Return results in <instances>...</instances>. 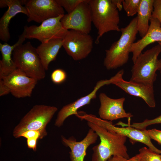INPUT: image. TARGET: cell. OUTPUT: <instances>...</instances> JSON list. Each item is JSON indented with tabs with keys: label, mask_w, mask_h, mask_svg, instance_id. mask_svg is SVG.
<instances>
[{
	"label": "cell",
	"mask_w": 161,
	"mask_h": 161,
	"mask_svg": "<svg viewBox=\"0 0 161 161\" xmlns=\"http://www.w3.org/2000/svg\"><path fill=\"white\" fill-rule=\"evenodd\" d=\"M87 125L99 137V144L92 148V161H107L113 156L130 158L125 145L127 137L109 131L97 124L87 121Z\"/></svg>",
	"instance_id": "1"
},
{
	"label": "cell",
	"mask_w": 161,
	"mask_h": 161,
	"mask_svg": "<svg viewBox=\"0 0 161 161\" xmlns=\"http://www.w3.org/2000/svg\"><path fill=\"white\" fill-rule=\"evenodd\" d=\"M137 21L136 16L126 26L120 28L121 35L119 39L106 50L103 65L107 69H117L127 63L131 47L138 32Z\"/></svg>",
	"instance_id": "2"
},
{
	"label": "cell",
	"mask_w": 161,
	"mask_h": 161,
	"mask_svg": "<svg viewBox=\"0 0 161 161\" xmlns=\"http://www.w3.org/2000/svg\"><path fill=\"white\" fill-rule=\"evenodd\" d=\"M92 23L97 30L95 42L105 33L111 31H120L119 24V10L111 0H89Z\"/></svg>",
	"instance_id": "3"
},
{
	"label": "cell",
	"mask_w": 161,
	"mask_h": 161,
	"mask_svg": "<svg viewBox=\"0 0 161 161\" xmlns=\"http://www.w3.org/2000/svg\"><path fill=\"white\" fill-rule=\"evenodd\" d=\"M58 110L55 106L44 105L34 106L21 119L14 129L13 134L16 138L28 130L39 131L41 139L47 135L46 127Z\"/></svg>",
	"instance_id": "4"
},
{
	"label": "cell",
	"mask_w": 161,
	"mask_h": 161,
	"mask_svg": "<svg viewBox=\"0 0 161 161\" xmlns=\"http://www.w3.org/2000/svg\"><path fill=\"white\" fill-rule=\"evenodd\" d=\"M161 46L158 44L142 53L137 58L131 69L130 80L153 85L157 75L161 69Z\"/></svg>",
	"instance_id": "5"
},
{
	"label": "cell",
	"mask_w": 161,
	"mask_h": 161,
	"mask_svg": "<svg viewBox=\"0 0 161 161\" xmlns=\"http://www.w3.org/2000/svg\"><path fill=\"white\" fill-rule=\"evenodd\" d=\"M12 55L13 60L17 69L37 81L45 78L46 70L36 48L30 42L16 47Z\"/></svg>",
	"instance_id": "6"
},
{
	"label": "cell",
	"mask_w": 161,
	"mask_h": 161,
	"mask_svg": "<svg viewBox=\"0 0 161 161\" xmlns=\"http://www.w3.org/2000/svg\"><path fill=\"white\" fill-rule=\"evenodd\" d=\"M79 118L100 125L111 131L118 133L128 137L133 142H139L147 145L153 151L161 154V150L157 148L152 143L151 139L145 130H140L130 126L119 127L114 125L112 121L103 120L92 114L83 113Z\"/></svg>",
	"instance_id": "7"
},
{
	"label": "cell",
	"mask_w": 161,
	"mask_h": 161,
	"mask_svg": "<svg viewBox=\"0 0 161 161\" xmlns=\"http://www.w3.org/2000/svg\"><path fill=\"white\" fill-rule=\"evenodd\" d=\"M93 40L89 34L70 30L62 39V46L67 53L75 61L86 58L91 52Z\"/></svg>",
	"instance_id": "8"
},
{
	"label": "cell",
	"mask_w": 161,
	"mask_h": 161,
	"mask_svg": "<svg viewBox=\"0 0 161 161\" xmlns=\"http://www.w3.org/2000/svg\"><path fill=\"white\" fill-rule=\"evenodd\" d=\"M63 16L47 19L39 26H25L24 31L26 38L35 39L41 43L54 39H63L67 30L63 27L61 22Z\"/></svg>",
	"instance_id": "9"
},
{
	"label": "cell",
	"mask_w": 161,
	"mask_h": 161,
	"mask_svg": "<svg viewBox=\"0 0 161 161\" xmlns=\"http://www.w3.org/2000/svg\"><path fill=\"white\" fill-rule=\"evenodd\" d=\"M28 13L27 21L38 23L64 15L63 8L56 0H27L25 4Z\"/></svg>",
	"instance_id": "10"
},
{
	"label": "cell",
	"mask_w": 161,
	"mask_h": 161,
	"mask_svg": "<svg viewBox=\"0 0 161 161\" xmlns=\"http://www.w3.org/2000/svg\"><path fill=\"white\" fill-rule=\"evenodd\" d=\"M89 1L84 0L71 13L63 16L61 22L65 29L89 34L92 30V21Z\"/></svg>",
	"instance_id": "11"
},
{
	"label": "cell",
	"mask_w": 161,
	"mask_h": 161,
	"mask_svg": "<svg viewBox=\"0 0 161 161\" xmlns=\"http://www.w3.org/2000/svg\"><path fill=\"white\" fill-rule=\"evenodd\" d=\"M120 75L117 73L108 80L98 81L94 87L93 91L87 95L78 99L74 102L64 106L58 112L55 123V125L58 127L61 126L66 119L69 116L78 114V110L81 107L89 104L91 100L96 97V93L98 90L103 86L112 84L118 80Z\"/></svg>",
	"instance_id": "12"
},
{
	"label": "cell",
	"mask_w": 161,
	"mask_h": 161,
	"mask_svg": "<svg viewBox=\"0 0 161 161\" xmlns=\"http://www.w3.org/2000/svg\"><path fill=\"white\" fill-rule=\"evenodd\" d=\"M0 79L8 87L12 95L17 98L30 97L38 81L18 69Z\"/></svg>",
	"instance_id": "13"
},
{
	"label": "cell",
	"mask_w": 161,
	"mask_h": 161,
	"mask_svg": "<svg viewBox=\"0 0 161 161\" xmlns=\"http://www.w3.org/2000/svg\"><path fill=\"white\" fill-rule=\"evenodd\" d=\"M100 105L98 111L100 118L112 121L121 118L130 119L133 115L130 113L126 112L123 108L125 100L124 97L118 99L110 98L104 93L99 95Z\"/></svg>",
	"instance_id": "14"
},
{
	"label": "cell",
	"mask_w": 161,
	"mask_h": 161,
	"mask_svg": "<svg viewBox=\"0 0 161 161\" xmlns=\"http://www.w3.org/2000/svg\"><path fill=\"white\" fill-rule=\"evenodd\" d=\"M112 84L130 95L141 98L150 107L156 106L153 85L131 80L127 81L123 78L113 82Z\"/></svg>",
	"instance_id": "15"
},
{
	"label": "cell",
	"mask_w": 161,
	"mask_h": 161,
	"mask_svg": "<svg viewBox=\"0 0 161 161\" xmlns=\"http://www.w3.org/2000/svg\"><path fill=\"white\" fill-rule=\"evenodd\" d=\"M27 0H1L0 8L8 7L7 10L0 19V39L5 42L10 39V36L9 25L11 19L19 13L28 15L27 10L23 5Z\"/></svg>",
	"instance_id": "16"
},
{
	"label": "cell",
	"mask_w": 161,
	"mask_h": 161,
	"mask_svg": "<svg viewBox=\"0 0 161 161\" xmlns=\"http://www.w3.org/2000/svg\"><path fill=\"white\" fill-rule=\"evenodd\" d=\"M98 137L97 134L90 128L86 137L80 141H77L73 137L67 139L63 136H61V140L64 144L70 149L71 161H84L87 149L96 143Z\"/></svg>",
	"instance_id": "17"
},
{
	"label": "cell",
	"mask_w": 161,
	"mask_h": 161,
	"mask_svg": "<svg viewBox=\"0 0 161 161\" xmlns=\"http://www.w3.org/2000/svg\"><path fill=\"white\" fill-rule=\"evenodd\" d=\"M148 30L145 35L134 42L130 52L132 54V61L134 63L142 51L147 46L154 42H161V27L159 21L152 17Z\"/></svg>",
	"instance_id": "18"
},
{
	"label": "cell",
	"mask_w": 161,
	"mask_h": 161,
	"mask_svg": "<svg viewBox=\"0 0 161 161\" xmlns=\"http://www.w3.org/2000/svg\"><path fill=\"white\" fill-rule=\"evenodd\" d=\"M25 39L24 31L19 36L17 41L13 45H10L6 42L3 44L0 43V50L2 57L0 61V79L17 69L13 60L12 55L15 48L23 44Z\"/></svg>",
	"instance_id": "19"
},
{
	"label": "cell",
	"mask_w": 161,
	"mask_h": 161,
	"mask_svg": "<svg viewBox=\"0 0 161 161\" xmlns=\"http://www.w3.org/2000/svg\"><path fill=\"white\" fill-rule=\"evenodd\" d=\"M62 46V39H54L41 43L36 48L43 67L48 69L50 63L55 61L59 50Z\"/></svg>",
	"instance_id": "20"
},
{
	"label": "cell",
	"mask_w": 161,
	"mask_h": 161,
	"mask_svg": "<svg viewBox=\"0 0 161 161\" xmlns=\"http://www.w3.org/2000/svg\"><path fill=\"white\" fill-rule=\"evenodd\" d=\"M154 0H140L137 12V30L141 38L149 29V21L152 17Z\"/></svg>",
	"instance_id": "21"
},
{
	"label": "cell",
	"mask_w": 161,
	"mask_h": 161,
	"mask_svg": "<svg viewBox=\"0 0 161 161\" xmlns=\"http://www.w3.org/2000/svg\"><path fill=\"white\" fill-rule=\"evenodd\" d=\"M140 161H161V154L156 153L146 147L139 150L137 154Z\"/></svg>",
	"instance_id": "22"
},
{
	"label": "cell",
	"mask_w": 161,
	"mask_h": 161,
	"mask_svg": "<svg viewBox=\"0 0 161 161\" xmlns=\"http://www.w3.org/2000/svg\"><path fill=\"white\" fill-rule=\"evenodd\" d=\"M140 0H123V7L128 17L133 16L137 14Z\"/></svg>",
	"instance_id": "23"
},
{
	"label": "cell",
	"mask_w": 161,
	"mask_h": 161,
	"mask_svg": "<svg viewBox=\"0 0 161 161\" xmlns=\"http://www.w3.org/2000/svg\"><path fill=\"white\" fill-rule=\"evenodd\" d=\"M84 0H56L58 3L69 14Z\"/></svg>",
	"instance_id": "24"
},
{
	"label": "cell",
	"mask_w": 161,
	"mask_h": 161,
	"mask_svg": "<svg viewBox=\"0 0 161 161\" xmlns=\"http://www.w3.org/2000/svg\"><path fill=\"white\" fill-rule=\"evenodd\" d=\"M161 124V115L152 119H146L140 123H133L129 125L131 126L140 130L146 129L147 127L152 125Z\"/></svg>",
	"instance_id": "25"
},
{
	"label": "cell",
	"mask_w": 161,
	"mask_h": 161,
	"mask_svg": "<svg viewBox=\"0 0 161 161\" xmlns=\"http://www.w3.org/2000/svg\"><path fill=\"white\" fill-rule=\"evenodd\" d=\"M67 74L64 70L58 69L54 70L52 72L51 78L52 82L55 84H60L66 80Z\"/></svg>",
	"instance_id": "26"
},
{
	"label": "cell",
	"mask_w": 161,
	"mask_h": 161,
	"mask_svg": "<svg viewBox=\"0 0 161 161\" xmlns=\"http://www.w3.org/2000/svg\"><path fill=\"white\" fill-rule=\"evenodd\" d=\"M152 17L159 21L161 27V0H154Z\"/></svg>",
	"instance_id": "27"
},
{
	"label": "cell",
	"mask_w": 161,
	"mask_h": 161,
	"mask_svg": "<svg viewBox=\"0 0 161 161\" xmlns=\"http://www.w3.org/2000/svg\"><path fill=\"white\" fill-rule=\"evenodd\" d=\"M147 134L151 139L157 141L161 145V130L153 129H151L145 130Z\"/></svg>",
	"instance_id": "28"
},
{
	"label": "cell",
	"mask_w": 161,
	"mask_h": 161,
	"mask_svg": "<svg viewBox=\"0 0 161 161\" xmlns=\"http://www.w3.org/2000/svg\"><path fill=\"white\" fill-rule=\"evenodd\" d=\"M21 137H23L27 139L36 138L41 139V135L40 132L36 130H28L22 133Z\"/></svg>",
	"instance_id": "29"
},
{
	"label": "cell",
	"mask_w": 161,
	"mask_h": 161,
	"mask_svg": "<svg viewBox=\"0 0 161 161\" xmlns=\"http://www.w3.org/2000/svg\"><path fill=\"white\" fill-rule=\"evenodd\" d=\"M10 93L8 87L2 79H0V96H4Z\"/></svg>",
	"instance_id": "30"
},
{
	"label": "cell",
	"mask_w": 161,
	"mask_h": 161,
	"mask_svg": "<svg viewBox=\"0 0 161 161\" xmlns=\"http://www.w3.org/2000/svg\"><path fill=\"white\" fill-rule=\"evenodd\" d=\"M38 140V139L36 138L27 139V142L28 148L32 149L34 151H36Z\"/></svg>",
	"instance_id": "31"
},
{
	"label": "cell",
	"mask_w": 161,
	"mask_h": 161,
	"mask_svg": "<svg viewBox=\"0 0 161 161\" xmlns=\"http://www.w3.org/2000/svg\"><path fill=\"white\" fill-rule=\"evenodd\" d=\"M123 0H111L112 3L116 7L119 11H121L123 7Z\"/></svg>",
	"instance_id": "32"
},
{
	"label": "cell",
	"mask_w": 161,
	"mask_h": 161,
	"mask_svg": "<svg viewBox=\"0 0 161 161\" xmlns=\"http://www.w3.org/2000/svg\"><path fill=\"white\" fill-rule=\"evenodd\" d=\"M127 160L121 156H115L111 157L107 161H127Z\"/></svg>",
	"instance_id": "33"
},
{
	"label": "cell",
	"mask_w": 161,
	"mask_h": 161,
	"mask_svg": "<svg viewBox=\"0 0 161 161\" xmlns=\"http://www.w3.org/2000/svg\"><path fill=\"white\" fill-rule=\"evenodd\" d=\"M127 161H140L139 158L137 154L134 157L127 159Z\"/></svg>",
	"instance_id": "34"
},
{
	"label": "cell",
	"mask_w": 161,
	"mask_h": 161,
	"mask_svg": "<svg viewBox=\"0 0 161 161\" xmlns=\"http://www.w3.org/2000/svg\"><path fill=\"white\" fill-rule=\"evenodd\" d=\"M158 44H160L161 46V42H158Z\"/></svg>",
	"instance_id": "35"
},
{
	"label": "cell",
	"mask_w": 161,
	"mask_h": 161,
	"mask_svg": "<svg viewBox=\"0 0 161 161\" xmlns=\"http://www.w3.org/2000/svg\"><path fill=\"white\" fill-rule=\"evenodd\" d=\"M160 74H161V69L160 70Z\"/></svg>",
	"instance_id": "36"
},
{
	"label": "cell",
	"mask_w": 161,
	"mask_h": 161,
	"mask_svg": "<svg viewBox=\"0 0 161 161\" xmlns=\"http://www.w3.org/2000/svg\"></svg>",
	"instance_id": "37"
}]
</instances>
